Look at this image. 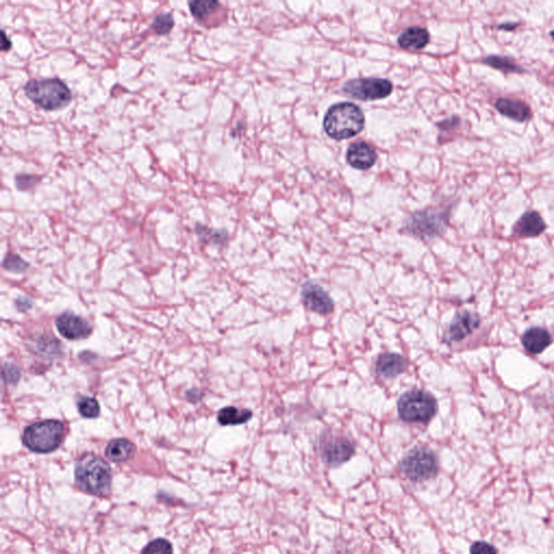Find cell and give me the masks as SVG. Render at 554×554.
Instances as JSON below:
<instances>
[{
    "label": "cell",
    "instance_id": "6da1fadb",
    "mask_svg": "<svg viewBox=\"0 0 554 554\" xmlns=\"http://www.w3.org/2000/svg\"><path fill=\"white\" fill-rule=\"evenodd\" d=\"M75 482L83 492L96 496H106L111 492L112 470L101 457L86 454L77 461Z\"/></svg>",
    "mask_w": 554,
    "mask_h": 554
},
{
    "label": "cell",
    "instance_id": "7a4b0ae2",
    "mask_svg": "<svg viewBox=\"0 0 554 554\" xmlns=\"http://www.w3.org/2000/svg\"><path fill=\"white\" fill-rule=\"evenodd\" d=\"M365 126V116L353 103H337L326 113L324 129L334 140H346L357 136Z\"/></svg>",
    "mask_w": 554,
    "mask_h": 554
},
{
    "label": "cell",
    "instance_id": "3957f363",
    "mask_svg": "<svg viewBox=\"0 0 554 554\" xmlns=\"http://www.w3.org/2000/svg\"><path fill=\"white\" fill-rule=\"evenodd\" d=\"M23 89L35 104L45 111L61 110L72 102V91L59 77L31 79Z\"/></svg>",
    "mask_w": 554,
    "mask_h": 554
},
{
    "label": "cell",
    "instance_id": "277c9868",
    "mask_svg": "<svg viewBox=\"0 0 554 554\" xmlns=\"http://www.w3.org/2000/svg\"><path fill=\"white\" fill-rule=\"evenodd\" d=\"M399 418L405 422L428 423L437 413V402L429 392L411 390L397 402Z\"/></svg>",
    "mask_w": 554,
    "mask_h": 554
},
{
    "label": "cell",
    "instance_id": "5b68a950",
    "mask_svg": "<svg viewBox=\"0 0 554 554\" xmlns=\"http://www.w3.org/2000/svg\"><path fill=\"white\" fill-rule=\"evenodd\" d=\"M63 435L64 425L60 421H41L25 429L23 444L31 452L48 454L60 446Z\"/></svg>",
    "mask_w": 554,
    "mask_h": 554
},
{
    "label": "cell",
    "instance_id": "8992f818",
    "mask_svg": "<svg viewBox=\"0 0 554 554\" xmlns=\"http://www.w3.org/2000/svg\"><path fill=\"white\" fill-rule=\"evenodd\" d=\"M401 470L411 481L421 482L436 476L439 461L428 447H415L401 461Z\"/></svg>",
    "mask_w": 554,
    "mask_h": 554
},
{
    "label": "cell",
    "instance_id": "52a82bcc",
    "mask_svg": "<svg viewBox=\"0 0 554 554\" xmlns=\"http://www.w3.org/2000/svg\"><path fill=\"white\" fill-rule=\"evenodd\" d=\"M447 220L448 217L443 211L428 209L411 215L405 223L404 229L409 234L419 239H434L444 232L447 227Z\"/></svg>",
    "mask_w": 554,
    "mask_h": 554
},
{
    "label": "cell",
    "instance_id": "ba28073f",
    "mask_svg": "<svg viewBox=\"0 0 554 554\" xmlns=\"http://www.w3.org/2000/svg\"><path fill=\"white\" fill-rule=\"evenodd\" d=\"M343 91L356 100L375 101L389 97L393 91V85L388 79L357 78L346 82Z\"/></svg>",
    "mask_w": 554,
    "mask_h": 554
},
{
    "label": "cell",
    "instance_id": "9c48e42d",
    "mask_svg": "<svg viewBox=\"0 0 554 554\" xmlns=\"http://www.w3.org/2000/svg\"><path fill=\"white\" fill-rule=\"evenodd\" d=\"M354 453H355V446L346 437L340 435H326L322 439L320 454L322 460L327 466L334 468L341 466L353 457Z\"/></svg>",
    "mask_w": 554,
    "mask_h": 554
},
{
    "label": "cell",
    "instance_id": "30bf717a",
    "mask_svg": "<svg viewBox=\"0 0 554 554\" xmlns=\"http://www.w3.org/2000/svg\"><path fill=\"white\" fill-rule=\"evenodd\" d=\"M301 300L304 306L314 313L328 315L334 312L332 299L318 283L306 282L302 285Z\"/></svg>",
    "mask_w": 554,
    "mask_h": 554
},
{
    "label": "cell",
    "instance_id": "8fae6325",
    "mask_svg": "<svg viewBox=\"0 0 554 554\" xmlns=\"http://www.w3.org/2000/svg\"><path fill=\"white\" fill-rule=\"evenodd\" d=\"M480 325V318L472 312H461L455 316L445 334L447 342H458L472 334Z\"/></svg>",
    "mask_w": 554,
    "mask_h": 554
},
{
    "label": "cell",
    "instance_id": "7c38bea8",
    "mask_svg": "<svg viewBox=\"0 0 554 554\" xmlns=\"http://www.w3.org/2000/svg\"><path fill=\"white\" fill-rule=\"evenodd\" d=\"M57 330L62 334L63 337L69 340H80L88 337L91 334V327L87 320L80 316L75 315L73 313H63L57 318Z\"/></svg>",
    "mask_w": 554,
    "mask_h": 554
},
{
    "label": "cell",
    "instance_id": "4fadbf2b",
    "mask_svg": "<svg viewBox=\"0 0 554 554\" xmlns=\"http://www.w3.org/2000/svg\"><path fill=\"white\" fill-rule=\"evenodd\" d=\"M406 368V360L399 353L385 352L380 354L376 360V373L383 379H395L397 376L405 373Z\"/></svg>",
    "mask_w": 554,
    "mask_h": 554
},
{
    "label": "cell",
    "instance_id": "5bb4252c",
    "mask_svg": "<svg viewBox=\"0 0 554 554\" xmlns=\"http://www.w3.org/2000/svg\"><path fill=\"white\" fill-rule=\"evenodd\" d=\"M346 160L355 169L367 170L375 165L377 153L375 148L366 142H355L350 145Z\"/></svg>",
    "mask_w": 554,
    "mask_h": 554
},
{
    "label": "cell",
    "instance_id": "9a60e30c",
    "mask_svg": "<svg viewBox=\"0 0 554 554\" xmlns=\"http://www.w3.org/2000/svg\"><path fill=\"white\" fill-rule=\"evenodd\" d=\"M545 221L537 211H530L524 213L513 227V234L520 237H537L545 232Z\"/></svg>",
    "mask_w": 554,
    "mask_h": 554
},
{
    "label": "cell",
    "instance_id": "2e32d148",
    "mask_svg": "<svg viewBox=\"0 0 554 554\" xmlns=\"http://www.w3.org/2000/svg\"><path fill=\"white\" fill-rule=\"evenodd\" d=\"M495 108L500 114L510 120L518 122H524L532 118V110L530 106L521 100L516 99L499 98L495 103Z\"/></svg>",
    "mask_w": 554,
    "mask_h": 554
},
{
    "label": "cell",
    "instance_id": "e0dca14e",
    "mask_svg": "<svg viewBox=\"0 0 554 554\" xmlns=\"http://www.w3.org/2000/svg\"><path fill=\"white\" fill-rule=\"evenodd\" d=\"M522 343L530 353L540 354L552 343V338L545 328L533 327L526 330L522 337Z\"/></svg>",
    "mask_w": 554,
    "mask_h": 554
},
{
    "label": "cell",
    "instance_id": "ac0fdd59",
    "mask_svg": "<svg viewBox=\"0 0 554 554\" xmlns=\"http://www.w3.org/2000/svg\"><path fill=\"white\" fill-rule=\"evenodd\" d=\"M399 45L406 50H421L430 41V34L423 27H413L399 35Z\"/></svg>",
    "mask_w": 554,
    "mask_h": 554
},
{
    "label": "cell",
    "instance_id": "d6986e66",
    "mask_svg": "<svg viewBox=\"0 0 554 554\" xmlns=\"http://www.w3.org/2000/svg\"><path fill=\"white\" fill-rule=\"evenodd\" d=\"M106 457L114 462H124L129 460L136 454V446L130 441L125 439L113 440L106 447Z\"/></svg>",
    "mask_w": 554,
    "mask_h": 554
},
{
    "label": "cell",
    "instance_id": "ffe728a7",
    "mask_svg": "<svg viewBox=\"0 0 554 554\" xmlns=\"http://www.w3.org/2000/svg\"><path fill=\"white\" fill-rule=\"evenodd\" d=\"M253 413L248 409H239L234 406L225 407L218 413V421L222 425H237L248 422Z\"/></svg>",
    "mask_w": 554,
    "mask_h": 554
},
{
    "label": "cell",
    "instance_id": "44dd1931",
    "mask_svg": "<svg viewBox=\"0 0 554 554\" xmlns=\"http://www.w3.org/2000/svg\"><path fill=\"white\" fill-rule=\"evenodd\" d=\"M483 63L504 73H516V74L525 73V69L520 66L518 63L514 62V60L508 57H502V55H488L483 60Z\"/></svg>",
    "mask_w": 554,
    "mask_h": 554
},
{
    "label": "cell",
    "instance_id": "7402d4cb",
    "mask_svg": "<svg viewBox=\"0 0 554 554\" xmlns=\"http://www.w3.org/2000/svg\"><path fill=\"white\" fill-rule=\"evenodd\" d=\"M187 5L192 15L199 22L207 19L211 13L217 11L218 8L220 7V3L215 0H194L189 1Z\"/></svg>",
    "mask_w": 554,
    "mask_h": 554
},
{
    "label": "cell",
    "instance_id": "603a6c76",
    "mask_svg": "<svg viewBox=\"0 0 554 554\" xmlns=\"http://www.w3.org/2000/svg\"><path fill=\"white\" fill-rule=\"evenodd\" d=\"M175 27V19L171 13H160L154 17L151 27L157 35H167Z\"/></svg>",
    "mask_w": 554,
    "mask_h": 554
},
{
    "label": "cell",
    "instance_id": "cb8c5ba5",
    "mask_svg": "<svg viewBox=\"0 0 554 554\" xmlns=\"http://www.w3.org/2000/svg\"><path fill=\"white\" fill-rule=\"evenodd\" d=\"M77 405H78L79 413L85 418H97L100 415V405L97 399H92V397H83L79 399Z\"/></svg>",
    "mask_w": 554,
    "mask_h": 554
},
{
    "label": "cell",
    "instance_id": "d4e9b609",
    "mask_svg": "<svg viewBox=\"0 0 554 554\" xmlns=\"http://www.w3.org/2000/svg\"><path fill=\"white\" fill-rule=\"evenodd\" d=\"M142 554H173L171 544L168 540L159 538L153 540L144 548Z\"/></svg>",
    "mask_w": 554,
    "mask_h": 554
},
{
    "label": "cell",
    "instance_id": "484cf974",
    "mask_svg": "<svg viewBox=\"0 0 554 554\" xmlns=\"http://www.w3.org/2000/svg\"><path fill=\"white\" fill-rule=\"evenodd\" d=\"M15 187L22 192L29 191L41 182V177L29 173H17L15 177Z\"/></svg>",
    "mask_w": 554,
    "mask_h": 554
},
{
    "label": "cell",
    "instance_id": "4316f807",
    "mask_svg": "<svg viewBox=\"0 0 554 554\" xmlns=\"http://www.w3.org/2000/svg\"><path fill=\"white\" fill-rule=\"evenodd\" d=\"M196 232L201 237V239H208L209 241V239H213L215 243L227 241V232H225V231H215V229L204 227L203 225H196Z\"/></svg>",
    "mask_w": 554,
    "mask_h": 554
},
{
    "label": "cell",
    "instance_id": "83f0119b",
    "mask_svg": "<svg viewBox=\"0 0 554 554\" xmlns=\"http://www.w3.org/2000/svg\"><path fill=\"white\" fill-rule=\"evenodd\" d=\"M3 265L8 270L15 271V272L24 271L27 268V263H25L19 256H15V255L8 256L5 262H3Z\"/></svg>",
    "mask_w": 554,
    "mask_h": 554
},
{
    "label": "cell",
    "instance_id": "f1b7e54d",
    "mask_svg": "<svg viewBox=\"0 0 554 554\" xmlns=\"http://www.w3.org/2000/svg\"><path fill=\"white\" fill-rule=\"evenodd\" d=\"M471 554H497V550L495 549L488 542L478 541L473 544L470 549Z\"/></svg>",
    "mask_w": 554,
    "mask_h": 554
},
{
    "label": "cell",
    "instance_id": "f546056e",
    "mask_svg": "<svg viewBox=\"0 0 554 554\" xmlns=\"http://www.w3.org/2000/svg\"><path fill=\"white\" fill-rule=\"evenodd\" d=\"M3 376L8 383H15L19 380V369L15 366L6 365L5 369H3Z\"/></svg>",
    "mask_w": 554,
    "mask_h": 554
},
{
    "label": "cell",
    "instance_id": "4dcf8cb0",
    "mask_svg": "<svg viewBox=\"0 0 554 554\" xmlns=\"http://www.w3.org/2000/svg\"><path fill=\"white\" fill-rule=\"evenodd\" d=\"M13 48V41L7 36L5 31H1V50L8 51Z\"/></svg>",
    "mask_w": 554,
    "mask_h": 554
},
{
    "label": "cell",
    "instance_id": "1f68e13d",
    "mask_svg": "<svg viewBox=\"0 0 554 554\" xmlns=\"http://www.w3.org/2000/svg\"><path fill=\"white\" fill-rule=\"evenodd\" d=\"M516 27H518V24H516H516H511V23H508V24L499 25V27H498V29H508V31H510V29H516Z\"/></svg>",
    "mask_w": 554,
    "mask_h": 554
},
{
    "label": "cell",
    "instance_id": "d6a6232c",
    "mask_svg": "<svg viewBox=\"0 0 554 554\" xmlns=\"http://www.w3.org/2000/svg\"><path fill=\"white\" fill-rule=\"evenodd\" d=\"M550 35H551L552 38H554V31H552L551 33H550Z\"/></svg>",
    "mask_w": 554,
    "mask_h": 554
}]
</instances>
